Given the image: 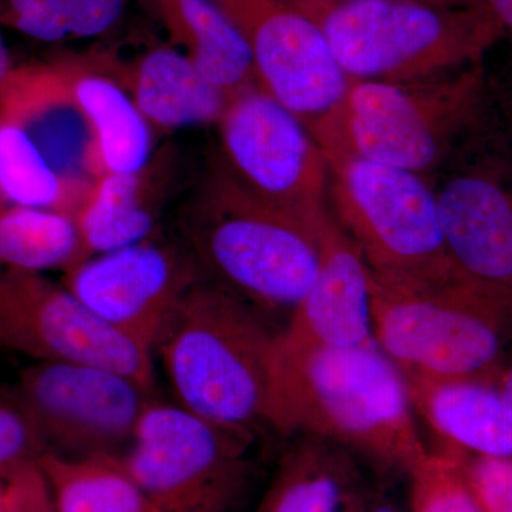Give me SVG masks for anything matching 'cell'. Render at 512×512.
I'll list each match as a JSON object with an SVG mask.
<instances>
[{
	"label": "cell",
	"mask_w": 512,
	"mask_h": 512,
	"mask_svg": "<svg viewBox=\"0 0 512 512\" xmlns=\"http://www.w3.org/2000/svg\"><path fill=\"white\" fill-rule=\"evenodd\" d=\"M409 384L376 342L278 360L272 429L305 434L409 476L429 454Z\"/></svg>",
	"instance_id": "obj_1"
},
{
	"label": "cell",
	"mask_w": 512,
	"mask_h": 512,
	"mask_svg": "<svg viewBox=\"0 0 512 512\" xmlns=\"http://www.w3.org/2000/svg\"><path fill=\"white\" fill-rule=\"evenodd\" d=\"M276 333L247 303L204 275L165 326L156 349L180 406L254 433L274 414Z\"/></svg>",
	"instance_id": "obj_2"
},
{
	"label": "cell",
	"mask_w": 512,
	"mask_h": 512,
	"mask_svg": "<svg viewBox=\"0 0 512 512\" xmlns=\"http://www.w3.org/2000/svg\"><path fill=\"white\" fill-rule=\"evenodd\" d=\"M181 227L201 274L261 316L289 319L318 276L319 229L255 200L220 164Z\"/></svg>",
	"instance_id": "obj_3"
},
{
	"label": "cell",
	"mask_w": 512,
	"mask_h": 512,
	"mask_svg": "<svg viewBox=\"0 0 512 512\" xmlns=\"http://www.w3.org/2000/svg\"><path fill=\"white\" fill-rule=\"evenodd\" d=\"M373 339L404 377L495 383L512 306L460 275L417 281L369 268Z\"/></svg>",
	"instance_id": "obj_4"
},
{
	"label": "cell",
	"mask_w": 512,
	"mask_h": 512,
	"mask_svg": "<svg viewBox=\"0 0 512 512\" xmlns=\"http://www.w3.org/2000/svg\"><path fill=\"white\" fill-rule=\"evenodd\" d=\"M483 84L477 66L413 83L350 80L339 103L306 127L328 160L433 173L476 120Z\"/></svg>",
	"instance_id": "obj_5"
},
{
	"label": "cell",
	"mask_w": 512,
	"mask_h": 512,
	"mask_svg": "<svg viewBox=\"0 0 512 512\" xmlns=\"http://www.w3.org/2000/svg\"><path fill=\"white\" fill-rule=\"evenodd\" d=\"M309 19L350 80L413 83L476 63L493 16L410 0H325Z\"/></svg>",
	"instance_id": "obj_6"
},
{
	"label": "cell",
	"mask_w": 512,
	"mask_h": 512,
	"mask_svg": "<svg viewBox=\"0 0 512 512\" xmlns=\"http://www.w3.org/2000/svg\"><path fill=\"white\" fill-rule=\"evenodd\" d=\"M328 161L330 214L373 272L417 281L458 275L423 175L363 158Z\"/></svg>",
	"instance_id": "obj_7"
},
{
	"label": "cell",
	"mask_w": 512,
	"mask_h": 512,
	"mask_svg": "<svg viewBox=\"0 0 512 512\" xmlns=\"http://www.w3.org/2000/svg\"><path fill=\"white\" fill-rule=\"evenodd\" d=\"M252 436L151 400L121 460L164 512H227L244 484Z\"/></svg>",
	"instance_id": "obj_8"
},
{
	"label": "cell",
	"mask_w": 512,
	"mask_h": 512,
	"mask_svg": "<svg viewBox=\"0 0 512 512\" xmlns=\"http://www.w3.org/2000/svg\"><path fill=\"white\" fill-rule=\"evenodd\" d=\"M225 173L262 204L319 229L330 215V167L301 119L258 87L220 121Z\"/></svg>",
	"instance_id": "obj_9"
},
{
	"label": "cell",
	"mask_w": 512,
	"mask_h": 512,
	"mask_svg": "<svg viewBox=\"0 0 512 512\" xmlns=\"http://www.w3.org/2000/svg\"><path fill=\"white\" fill-rule=\"evenodd\" d=\"M151 390L116 370L37 360L20 376L16 406L49 453L67 458L114 454L133 440Z\"/></svg>",
	"instance_id": "obj_10"
},
{
	"label": "cell",
	"mask_w": 512,
	"mask_h": 512,
	"mask_svg": "<svg viewBox=\"0 0 512 512\" xmlns=\"http://www.w3.org/2000/svg\"><path fill=\"white\" fill-rule=\"evenodd\" d=\"M0 348L36 360L107 367L153 392V350L101 322L66 286L29 272L0 274Z\"/></svg>",
	"instance_id": "obj_11"
},
{
	"label": "cell",
	"mask_w": 512,
	"mask_h": 512,
	"mask_svg": "<svg viewBox=\"0 0 512 512\" xmlns=\"http://www.w3.org/2000/svg\"><path fill=\"white\" fill-rule=\"evenodd\" d=\"M244 37L258 89L306 126L332 110L350 79L322 30L284 0H215Z\"/></svg>",
	"instance_id": "obj_12"
},
{
	"label": "cell",
	"mask_w": 512,
	"mask_h": 512,
	"mask_svg": "<svg viewBox=\"0 0 512 512\" xmlns=\"http://www.w3.org/2000/svg\"><path fill=\"white\" fill-rule=\"evenodd\" d=\"M201 276L190 252L147 239L84 259L69 268L64 286L101 322L154 350Z\"/></svg>",
	"instance_id": "obj_13"
},
{
	"label": "cell",
	"mask_w": 512,
	"mask_h": 512,
	"mask_svg": "<svg viewBox=\"0 0 512 512\" xmlns=\"http://www.w3.org/2000/svg\"><path fill=\"white\" fill-rule=\"evenodd\" d=\"M318 276L276 333L278 360L311 350L345 349L375 342L370 316L369 266L332 214L319 228Z\"/></svg>",
	"instance_id": "obj_14"
},
{
	"label": "cell",
	"mask_w": 512,
	"mask_h": 512,
	"mask_svg": "<svg viewBox=\"0 0 512 512\" xmlns=\"http://www.w3.org/2000/svg\"><path fill=\"white\" fill-rule=\"evenodd\" d=\"M434 194L457 274L512 306L511 188L488 171L464 170Z\"/></svg>",
	"instance_id": "obj_15"
},
{
	"label": "cell",
	"mask_w": 512,
	"mask_h": 512,
	"mask_svg": "<svg viewBox=\"0 0 512 512\" xmlns=\"http://www.w3.org/2000/svg\"><path fill=\"white\" fill-rule=\"evenodd\" d=\"M414 412L440 450L512 458V409L495 383L406 377Z\"/></svg>",
	"instance_id": "obj_16"
},
{
	"label": "cell",
	"mask_w": 512,
	"mask_h": 512,
	"mask_svg": "<svg viewBox=\"0 0 512 512\" xmlns=\"http://www.w3.org/2000/svg\"><path fill=\"white\" fill-rule=\"evenodd\" d=\"M146 2L202 76L231 99L258 84L247 42L215 0Z\"/></svg>",
	"instance_id": "obj_17"
},
{
	"label": "cell",
	"mask_w": 512,
	"mask_h": 512,
	"mask_svg": "<svg viewBox=\"0 0 512 512\" xmlns=\"http://www.w3.org/2000/svg\"><path fill=\"white\" fill-rule=\"evenodd\" d=\"M134 101L148 123L183 128L220 123L231 97L202 76L187 55L157 47L138 63Z\"/></svg>",
	"instance_id": "obj_18"
},
{
	"label": "cell",
	"mask_w": 512,
	"mask_h": 512,
	"mask_svg": "<svg viewBox=\"0 0 512 512\" xmlns=\"http://www.w3.org/2000/svg\"><path fill=\"white\" fill-rule=\"evenodd\" d=\"M73 100L92 128L104 174H140L150 158L151 131L136 101L96 74L76 80Z\"/></svg>",
	"instance_id": "obj_19"
},
{
	"label": "cell",
	"mask_w": 512,
	"mask_h": 512,
	"mask_svg": "<svg viewBox=\"0 0 512 512\" xmlns=\"http://www.w3.org/2000/svg\"><path fill=\"white\" fill-rule=\"evenodd\" d=\"M37 464L59 512H164L116 454L67 458L47 451Z\"/></svg>",
	"instance_id": "obj_20"
},
{
	"label": "cell",
	"mask_w": 512,
	"mask_h": 512,
	"mask_svg": "<svg viewBox=\"0 0 512 512\" xmlns=\"http://www.w3.org/2000/svg\"><path fill=\"white\" fill-rule=\"evenodd\" d=\"M301 436L286 454L266 512H340L353 491L349 453L328 441Z\"/></svg>",
	"instance_id": "obj_21"
},
{
	"label": "cell",
	"mask_w": 512,
	"mask_h": 512,
	"mask_svg": "<svg viewBox=\"0 0 512 512\" xmlns=\"http://www.w3.org/2000/svg\"><path fill=\"white\" fill-rule=\"evenodd\" d=\"M74 222L84 259L140 244L154 229L138 174H104Z\"/></svg>",
	"instance_id": "obj_22"
},
{
	"label": "cell",
	"mask_w": 512,
	"mask_h": 512,
	"mask_svg": "<svg viewBox=\"0 0 512 512\" xmlns=\"http://www.w3.org/2000/svg\"><path fill=\"white\" fill-rule=\"evenodd\" d=\"M83 259L79 229L69 215L20 207L0 217V265L32 274L72 268Z\"/></svg>",
	"instance_id": "obj_23"
},
{
	"label": "cell",
	"mask_w": 512,
	"mask_h": 512,
	"mask_svg": "<svg viewBox=\"0 0 512 512\" xmlns=\"http://www.w3.org/2000/svg\"><path fill=\"white\" fill-rule=\"evenodd\" d=\"M128 0H9L19 32L42 42L103 35L123 16Z\"/></svg>",
	"instance_id": "obj_24"
},
{
	"label": "cell",
	"mask_w": 512,
	"mask_h": 512,
	"mask_svg": "<svg viewBox=\"0 0 512 512\" xmlns=\"http://www.w3.org/2000/svg\"><path fill=\"white\" fill-rule=\"evenodd\" d=\"M0 190L23 208L49 207L62 198L60 175L22 128H0Z\"/></svg>",
	"instance_id": "obj_25"
},
{
	"label": "cell",
	"mask_w": 512,
	"mask_h": 512,
	"mask_svg": "<svg viewBox=\"0 0 512 512\" xmlns=\"http://www.w3.org/2000/svg\"><path fill=\"white\" fill-rule=\"evenodd\" d=\"M407 477L412 512H481L450 451H429Z\"/></svg>",
	"instance_id": "obj_26"
},
{
	"label": "cell",
	"mask_w": 512,
	"mask_h": 512,
	"mask_svg": "<svg viewBox=\"0 0 512 512\" xmlns=\"http://www.w3.org/2000/svg\"><path fill=\"white\" fill-rule=\"evenodd\" d=\"M450 453L481 512H512V458Z\"/></svg>",
	"instance_id": "obj_27"
},
{
	"label": "cell",
	"mask_w": 512,
	"mask_h": 512,
	"mask_svg": "<svg viewBox=\"0 0 512 512\" xmlns=\"http://www.w3.org/2000/svg\"><path fill=\"white\" fill-rule=\"evenodd\" d=\"M47 448L32 421L16 404L0 402V480L39 463Z\"/></svg>",
	"instance_id": "obj_28"
},
{
	"label": "cell",
	"mask_w": 512,
	"mask_h": 512,
	"mask_svg": "<svg viewBox=\"0 0 512 512\" xmlns=\"http://www.w3.org/2000/svg\"><path fill=\"white\" fill-rule=\"evenodd\" d=\"M0 512H59L39 464L23 468L5 481Z\"/></svg>",
	"instance_id": "obj_29"
},
{
	"label": "cell",
	"mask_w": 512,
	"mask_h": 512,
	"mask_svg": "<svg viewBox=\"0 0 512 512\" xmlns=\"http://www.w3.org/2000/svg\"><path fill=\"white\" fill-rule=\"evenodd\" d=\"M495 386L503 394L505 402L510 404L512 409V335L510 346H508L507 356H505L504 365L501 367L500 375L497 377Z\"/></svg>",
	"instance_id": "obj_30"
},
{
	"label": "cell",
	"mask_w": 512,
	"mask_h": 512,
	"mask_svg": "<svg viewBox=\"0 0 512 512\" xmlns=\"http://www.w3.org/2000/svg\"><path fill=\"white\" fill-rule=\"evenodd\" d=\"M495 22L512 30V0H488Z\"/></svg>",
	"instance_id": "obj_31"
},
{
	"label": "cell",
	"mask_w": 512,
	"mask_h": 512,
	"mask_svg": "<svg viewBox=\"0 0 512 512\" xmlns=\"http://www.w3.org/2000/svg\"><path fill=\"white\" fill-rule=\"evenodd\" d=\"M284 2L299 10L303 15L308 16L323 0H284Z\"/></svg>",
	"instance_id": "obj_32"
},
{
	"label": "cell",
	"mask_w": 512,
	"mask_h": 512,
	"mask_svg": "<svg viewBox=\"0 0 512 512\" xmlns=\"http://www.w3.org/2000/svg\"><path fill=\"white\" fill-rule=\"evenodd\" d=\"M9 70V52L5 45V40L0 36V84L5 80Z\"/></svg>",
	"instance_id": "obj_33"
},
{
	"label": "cell",
	"mask_w": 512,
	"mask_h": 512,
	"mask_svg": "<svg viewBox=\"0 0 512 512\" xmlns=\"http://www.w3.org/2000/svg\"><path fill=\"white\" fill-rule=\"evenodd\" d=\"M3 485L0 484V508H2Z\"/></svg>",
	"instance_id": "obj_34"
}]
</instances>
